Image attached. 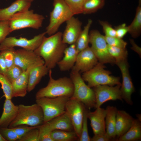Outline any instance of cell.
Returning <instances> with one entry per match:
<instances>
[{
	"label": "cell",
	"instance_id": "cell-3",
	"mask_svg": "<svg viewBox=\"0 0 141 141\" xmlns=\"http://www.w3.org/2000/svg\"><path fill=\"white\" fill-rule=\"evenodd\" d=\"M17 115L9 128L26 125L32 127L40 126L44 124V115L41 107L36 103L30 105H18Z\"/></svg>",
	"mask_w": 141,
	"mask_h": 141
},
{
	"label": "cell",
	"instance_id": "cell-12",
	"mask_svg": "<svg viewBox=\"0 0 141 141\" xmlns=\"http://www.w3.org/2000/svg\"><path fill=\"white\" fill-rule=\"evenodd\" d=\"M121 86L118 85L114 86L101 85L93 87L96 97L95 108L100 107L102 104L108 101L117 100L122 101L120 90Z\"/></svg>",
	"mask_w": 141,
	"mask_h": 141
},
{
	"label": "cell",
	"instance_id": "cell-38",
	"mask_svg": "<svg viewBox=\"0 0 141 141\" xmlns=\"http://www.w3.org/2000/svg\"><path fill=\"white\" fill-rule=\"evenodd\" d=\"M0 132L7 141H17L19 137L12 128L0 127Z\"/></svg>",
	"mask_w": 141,
	"mask_h": 141
},
{
	"label": "cell",
	"instance_id": "cell-15",
	"mask_svg": "<svg viewBox=\"0 0 141 141\" xmlns=\"http://www.w3.org/2000/svg\"><path fill=\"white\" fill-rule=\"evenodd\" d=\"M89 46L79 52L75 64L71 70L84 72L90 70L99 62Z\"/></svg>",
	"mask_w": 141,
	"mask_h": 141
},
{
	"label": "cell",
	"instance_id": "cell-5",
	"mask_svg": "<svg viewBox=\"0 0 141 141\" xmlns=\"http://www.w3.org/2000/svg\"><path fill=\"white\" fill-rule=\"evenodd\" d=\"M105 67L104 64L99 62L92 69L83 73L82 77L89 87L93 88L101 85H121L120 78L110 75L111 72L105 70Z\"/></svg>",
	"mask_w": 141,
	"mask_h": 141
},
{
	"label": "cell",
	"instance_id": "cell-30",
	"mask_svg": "<svg viewBox=\"0 0 141 141\" xmlns=\"http://www.w3.org/2000/svg\"><path fill=\"white\" fill-rule=\"evenodd\" d=\"M105 1V0H84L83 14H88L96 12L104 6Z\"/></svg>",
	"mask_w": 141,
	"mask_h": 141
},
{
	"label": "cell",
	"instance_id": "cell-34",
	"mask_svg": "<svg viewBox=\"0 0 141 141\" xmlns=\"http://www.w3.org/2000/svg\"><path fill=\"white\" fill-rule=\"evenodd\" d=\"M69 7L74 15L83 14L84 0H63Z\"/></svg>",
	"mask_w": 141,
	"mask_h": 141
},
{
	"label": "cell",
	"instance_id": "cell-22",
	"mask_svg": "<svg viewBox=\"0 0 141 141\" xmlns=\"http://www.w3.org/2000/svg\"><path fill=\"white\" fill-rule=\"evenodd\" d=\"M31 3L28 0H16L9 7L0 9V20H8L16 13L29 9Z\"/></svg>",
	"mask_w": 141,
	"mask_h": 141
},
{
	"label": "cell",
	"instance_id": "cell-19",
	"mask_svg": "<svg viewBox=\"0 0 141 141\" xmlns=\"http://www.w3.org/2000/svg\"><path fill=\"white\" fill-rule=\"evenodd\" d=\"M78 53L75 43L67 46L64 51V56L57 64L60 70L66 71L72 69L76 62Z\"/></svg>",
	"mask_w": 141,
	"mask_h": 141
},
{
	"label": "cell",
	"instance_id": "cell-4",
	"mask_svg": "<svg viewBox=\"0 0 141 141\" xmlns=\"http://www.w3.org/2000/svg\"><path fill=\"white\" fill-rule=\"evenodd\" d=\"M70 78L74 86L73 93L70 98L81 102L89 109L95 108L96 100L94 92L91 88L85 83L80 72L71 70Z\"/></svg>",
	"mask_w": 141,
	"mask_h": 141
},
{
	"label": "cell",
	"instance_id": "cell-47",
	"mask_svg": "<svg viewBox=\"0 0 141 141\" xmlns=\"http://www.w3.org/2000/svg\"><path fill=\"white\" fill-rule=\"evenodd\" d=\"M130 42L132 46L131 49L137 53L140 57L141 56V49L135 42L133 39H130Z\"/></svg>",
	"mask_w": 141,
	"mask_h": 141
},
{
	"label": "cell",
	"instance_id": "cell-21",
	"mask_svg": "<svg viewBox=\"0 0 141 141\" xmlns=\"http://www.w3.org/2000/svg\"><path fill=\"white\" fill-rule=\"evenodd\" d=\"M134 119L123 110H118L116 117V136L119 138L126 133L131 127Z\"/></svg>",
	"mask_w": 141,
	"mask_h": 141
},
{
	"label": "cell",
	"instance_id": "cell-37",
	"mask_svg": "<svg viewBox=\"0 0 141 141\" xmlns=\"http://www.w3.org/2000/svg\"><path fill=\"white\" fill-rule=\"evenodd\" d=\"M14 48H11L0 50L5 61L7 68L14 64Z\"/></svg>",
	"mask_w": 141,
	"mask_h": 141
},
{
	"label": "cell",
	"instance_id": "cell-8",
	"mask_svg": "<svg viewBox=\"0 0 141 141\" xmlns=\"http://www.w3.org/2000/svg\"><path fill=\"white\" fill-rule=\"evenodd\" d=\"M70 98L61 96L36 99V103L41 107L43 111L44 123L65 113L66 104Z\"/></svg>",
	"mask_w": 141,
	"mask_h": 141
},
{
	"label": "cell",
	"instance_id": "cell-35",
	"mask_svg": "<svg viewBox=\"0 0 141 141\" xmlns=\"http://www.w3.org/2000/svg\"><path fill=\"white\" fill-rule=\"evenodd\" d=\"M23 72L21 68L14 64L7 68L5 76L11 83Z\"/></svg>",
	"mask_w": 141,
	"mask_h": 141
},
{
	"label": "cell",
	"instance_id": "cell-27",
	"mask_svg": "<svg viewBox=\"0 0 141 141\" xmlns=\"http://www.w3.org/2000/svg\"><path fill=\"white\" fill-rule=\"evenodd\" d=\"M92 23V20L89 19L87 23L82 30L75 44L77 50L79 53L89 46L90 43L89 31Z\"/></svg>",
	"mask_w": 141,
	"mask_h": 141
},
{
	"label": "cell",
	"instance_id": "cell-36",
	"mask_svg": "<svg viewBox=\"0 0 141 141\" xmlns=\"http://www.w3.org/2000/svg\"><path fill=\"white\" fill-rule=\"evenodd\" d=\"M85 108L84 113L83 119L80 136L78 139L79 141H90L91 138L89 134L87 126V113Z\"/></svg>",
	"mask_w": 141,
	"mask_h": 141
},
{
	"label": "cell",
	"instance_id": "cell-25",
	"mask_svg": "<svg viewBox=\"0 0 141 141\" xmlns=\"http://www.w3.org/2000/svg\"><path fill=\"white\" fill-rule=\"evenodd\" d=\"M105 109L106 134L111 139L116 136L115 124L118 110L116 107L110 105L108 106Z\"/></svg>",
	"mask_w": 141,
	"mask_h": 141
},
{
	"label": "cell",
	"instance_id": "cell-13",
	"mask_svg": "<svg viewBox=\"0 0 141 141\" xmlns=\"http://www.w3.org/2000/svg\"><path fill=\"white\" fill-rule=\"evenodd\" d=\"M115 64L120 69L122 75V83L120 88L122 98L128 104L132 105L131 96L135 91V88L130 74L127 60L117 62Z\"/></svg>",
	"mask_w": 141,
	"mask_h": 141
},
{
	"label": "cell",
	"instance_id": "cell-29",
	"mask_svg": "<svg viewBox=\"0 0 141 141\" xmlns=\"http://www.w3.org/2000/svg\"><path fill=\"white\" fill-rule=\"evenodd\" d=\"M51 137L53 141H73L78 139L74 131L54 130L51 132Z\"/></svg>",
	"mask_w": 141,
	"mask_h": 141
},
{
	"label": "cell",
	"instance_id": "cell-32",
	"mask_svg": "<svg viewBox=\"0 0 141 141\" xmlns=\"http://www.w3.org/2000/svg\"><path fill=\"white\" fill-rule=\"evenodd\" d=\"M0 84L5 99H11L12 86L11 83L4 75L0 74Z\"/></svg>",
	"mask_w": 141,
	"mask_h": 141
},
{
	"label": "cell",
	"instance_id": "cell-42",
	"mask_svg": "<svg viewBox=\"0 0 141 141\" xmlns=\"http://www.w3.org/2000/svg\"><path fill=\"white\" fill-rule=\"evenodd\" d=\"M99 22L102 27L105 36L111 37L116 36V32L114 28L107 21L99 20Z\"/></svg>",
	"mask_w": 141,
	"mask_h": 141
},
{
	"label": "cell",
	"instance_id": "cell-51",
	"mask_svg": "<svg viewBox=\"0 0 141 141\" xmlns=\"http://www.w3.org/2000/svg\"></svg>",
	"mask_w": 141,
	"mask_h": 141
},
{
	"label": "cell",
	"instance_id": "cell-39",
	"mask_svg": "<svg viewBox=\"0 0 141 141\" xmlns=\"http://www.w3.org/2000/svg\"><path fill=\"white\" fill-rule=\"evenodd\" d=\"M107 44L109 45L122 48H126L127 43L122 38L116 36H104Z\"/></svg>",
	"mask_w": 141,
	"mask_h": 141
},
{
	"label": "cell",
	"instance_id": "cell-33",
	"mask_svg": "<svg viewBox=\"0 0 141 141\" xmlns=\"http://www.w3.org/2000/svg\"><path fill=\"white\" fill-rule=\"evenodd\" d=\"M39 141H53L51 137L52 131L47 122L38 127Z\"/></svg>",
	"mask_w": 141,
	"mask_h": 141
},
{
	"label": "cell",
	"instance_id": "cell-7",
	"mask_svg": "<svg viewBox=\"0 0 141 141\" xmlns=\"http://www.w3.org/2000/svg\"><path fill=\"white\" fill-rule=\"evenodd\" d=\"M53 6L50 13L49 23L45 32L49 36L57 32L60 26L74 15L63 0H53Z\"/></svg>",
	"mask_w": 141,
	"mask_h": 141
},
{
	"label": "cell",
	"instance_id": "cell-24",
	"mask_svg": "<svg viewBox=\"0 0 141 141\" xmlns=\"http://www.w3.org/2000/svg\"><path fill=\"white\" fill-rule=\"evenodd\" d=\"M47 122L52 131L56 130L68 131H74L69 116L66 111Z\"/></svg>",
	"mask_w": 141,
	"mask_h": 141
},
{
	"label": "cell",
	"instance_id": "cell-18",
	"mask_svg": "<svg viewBox=\"0 0 141 141\" xmlns=\"http://www.w3.org/2000/svg\"><path fill=\"white\" fill-rule=\"evenodd\" d=\"M38 65L32 66L21 74L12 83V97H13L25 96L27 93L29 73L32 68Z\"/></svg>",
	"mask_w": 141,
	"mask_h": 141
},
{
	"label": "cell",
	"instance_id": "cell-6",
	"mask_svg": "<svg viewBox=\"0 0 141 141\" xmlns=\"http://www.w3.org/2000/svg\"><path fill=\"white\" fill-rule=\"evenodd\" d=\"M45 19L41 15L29 9L17 13L8 20L11 33L15 30L29 28L38 29Z\"/></svg>",
	"mask_w": 141,
	"mask_h": 141
},
{
	"label": "cell",
	"instance_id": "cell-2",
	"mask_svg": "<svg viewBox=\"0 0 141 141\" xmlns=\"http://www.w3.org/2000/svg\"><path fill=\"white\" fill-rule=\"evenodd\" d=\"M48 73L49 80L47 85L38 90L36 95V98L61 96L71 98L74 86L70 78L65 77L55 79L52 77V70H49Z\"/></svg>",
	"mask_w": 141,
	"mask_h": 141
},
{
	"label": "cell",
	"instance_id": "cell-50",
	"mask_svg": "<svg viewBox=\"0 0 141 141\" xmlns=\"http://www.w3.org/2000/svg\"><path fill=\"white\" fill-rule=\"evenodd\" d=\"M30 2H32L34 0H28Z\"/></svg>",
	"mask_w": 141,
	"mask_h": 141
},
{
	"label": "cell",
	"instance_id": "cell-1",
	"mask_svg": "<svg viewBox=\"0 0 141 141\" xmlns=\"http://www.w3.org/2000/svg\"><path fill=\"white\" fill-rule=\"evenodd\" d=\"M62 33L57 32L48 37H44L39 47L34 51L44 60L49 69L54 68L63 56L67 46L62 40Z\"/></svg>",
	"mask_w": 141,
	"mask_h": 141
},
{
	"label": "cell",
	"instance_id": "cell-44",
	"mask_svg": "<svg viewBox=\"0 0 141 141\" xmlns=\"http://www.w3.org/2000/svg\"><path fill=\"white\" fill-rule=\"evenodd\" d=\"M37 127L38 126L21 127H16L12 128L19 137L20 139L30 130Z\"/></svg>",
	"mask_w": 141,
	"mask_h": 141
},
{
	"label": "cell",
	"instance_id": "cell-14",
	"mask_svg": "<svg viewBox=\"0 0 141 141\" xmlns=\"http://www.w3.org/2000/svg\"><path fill=\"white\" fill-rule=\"evenodd\" d=\"M14 54V64L23 71L32 66L44 64L43 60L33 51L24 49L15 50Z\"/></svg>",
	"mask_w": 141,
	"mask_h": 141
},
{
	"label": "cell",
	"instance_id": "cell-31",
	"mask_svg": "<svg viewBox=\"0 0 141 141\" xmlns=\"http://www.w3.org/2000/svg\"><path fill=\"white\" fill-rule=\"evenodd\" d=\"M107 48L110 54L115 60V62L127 60L128 53L126 48L118 47L107 44Z\"/></svg>",
	"mask_w": 141,
	"mask_h": 141
},
{
	"label": "cell",
	"instance_id": "cell-9",
	"mask_svg": "<svg viewBox=\"0 0 141 141\" xmlns=\"http://www.w3.org/2000/svg\"><path fill=\"white\" fill-rule=\"evenodd\" d=\"M90 47L99 62L102 64H115L114 59L110 54L104 36L96 30H91L89 33Z\"/></svg>",
	"mask_w": 141,
	"mask_h": 141
},
{
	"label": "cell",
	"instance_id": "cell-49",
	"mask_svg": "<svg viewBox=\"0 0 141 141\" xmlns=\"http://www.w3.org/2000/svg\"><path fill=\"white\" fill-rule=\"evenodd\" d=\"M139 5H141V0H138Z\"/></svg>",
	"mask_w": 141,
	"mask_h": 141
},
{
	"label": "cell",
	"instance_id": "cell-20",
	"mask_svg": "<svg viewBox=\"0 0 141 141\" xmlns=\"http://www.w3.org/2000/svg\"><path fill=\"white\" fill-rule=\"evenodd\" d=\"M11 100L5 99L4 101L3 111L0 118V127H8L17 115L18 105H15Z\"/></svg>",
	"mask_w": 141,
	"mask_h": 141
},
{
	"label": "cell",
	"instance_id": "cell-46",
	"mask_svg": "<svg viewBox=\"0 0 141 141\" xmlns=\"http://www.w3.org/2000/svg\"><path fill=\"white\" fill-rule=\"evenodd\" d=\"M110 138L105 134L95 135L91 138V141H109Z\"/></svg>",
	"mask_w": 141,
	"mask_h": 141
},
{
	"label": "cell",
	"instance_id": "cell-11",
	"mask_svg": "<svg viewBox=\"0 0 141 141\" xmlns=\"http://www.w3.org/2000/svg\"><path fill=\"white\" fill-rule=\"evenodd\" d=\"M85 107L81 102L70 98L67 101L66 105V111L69 116L74 131L78 139L81 133L84 112Z\"/></svg>",
	"mask_w": 141,
	"mask_h": 141
},
{
	"label": "cell",
	"instance_id": "cell-43",
	"mask_svg": "<svg viewBox=\"0 0 141 141\" xmlns=\"http://www.w3.org/2000/svg\"><path fill=\"white\" fill-rule=\"evenodd\" d=\"M116 36L122 38L128 32V27L125 23H123L114 27Z\"/></svg>",
	"mask_w": 141,
	"mask_h": 141
},
{
	"label": "cell",
	"instance_id": "cell-28",
	"mask_svg": "<svg viewBox=\"0 0 141 141\" xmlns=\"http://www.w3.org/2000/svg\"><path fill=\"white\" fill-rule=\"evenodd\" d=\"M128 27V32L132 37L136 38L140 36L141 33V5H138L137 7L134 18Z\"/></svg>",
	"mask_w": 141,
	"mask_h": 141
},
{
	"label": "cell",
	"instance_id": "cell-23",
	"mask_svg": "<svg viewBox=\"0 0 141 141\" xmlns=\"http://www.w3.org/2000/svg\"><path fill=\"white\" fill-rule=\"evenodd\" d=\"M49 70L44 64L32 68L29 73L27 92H30L33 90L42 78L49 73Z\"/></svg>",
	"mask_w": 141,
	"mask_h": 141
},
{
	"label": "cell",
	"instance_id": "cell-26",
	"mask_svg": "<svg viewBox=\"0 0 141 141\" xmlns=\"http://www.w3.org/2000/svg\"><path fill=\"white\" fill-rule=\"evenodd\" d=\"M141 124L138 119H134L128 131L118 138V141H134L141 140Z\"/></svg>",
	"mask_w": 141,
	"mask_h": 141
},
{
	"label": "cell",
	"instance_id": "cell-48",
	"mask_svg": "<svg viewBox=\"0 0 141 141\" xmlns=\"http://www.w3.org/2000/svg\"><path fill=\"white\" fill-rule=\"evenodd\" d=\"M0 141H7L3 137L0 132Z\"/></svg>",
	"mask_w": 141,
	"mask_h": 141
},
{
	"label": "cell",
	"instance_id": "cell-16",
	"mask_svg": "<svg viewBox=\"0 0 141 141\" xmlns=\"http://www.w3.org/2000/svg\"><path fill=\"white\" fill-rule=\"evenodd\" d=\"M66 22L65 28L62 34V41L66 44H74L82 30V22L74 16Z\"/></svg>",
	"mask_w": 141,
	"mask_h": 141
},
{
	"label": "cell",
	"instance_id": "cell-40",
	"mask_svg": "<svg viewBox=\"0 0 141 141\" xmlns=\"http://www.w3.org/2000/svg\"><path fill=\"white\" fill-rule=\"evenodd\" d=\"M39 126L30 130L19 139L17 141H39L38 129Z\"/></svg>",
	"mask_w": 141,
	"mask_h": 141
},
{
	"label": "cell",
	"instance_id": "cell-17",
	"mask_svg": "<svg viewBox=\"0 0 141 141\" xmlns=\"http://www.w3.org/2000/svg\"><path fill=\"white\" fill-rule=\"evenodd\" d=\"M96 109L94 111H88V119L90 120L94 135L105 134H106L105 109L100 107Z\"/></svg>",
	"mask_w": 141,
	"mask_h": 141
},
{
	"label": "cell",
	"instance_id": "cell-45",
	"mask_svg": "<svg viewBox=\"0 0 141 141\" xmlns=\"http://www.w3.org/2000/svg\"><path fill=\"white\" fill-rule=\"evenodd\" d=\"M7 69L3 57L0 51V74L5 76Z\"/></svg>",
	"mask_w": 141,
	"mask_h": 141
},
{
	"label": "cell",
	"instance_id": "cell-41",
	"mask_svg": "<svg viewBox=\"0 0 141 141\" xmlns=\"http://www.w3.org/2000/svg\"><path fill=\"white\" fill-rule=\"evenodd\" d=\"M10 33L8 20H0V44Z\"/></svg>",
	"mask_w": 141,
	"mask_h": 141
},
{
	"label": "cell",
	"instance_id": "cell-10",
	"mask_svg": "<svg viewBox=\"0 0 141 141\" xmlns=\"http://www.w3.org/2000/svg\"><path fill=\"white\" fill-rule=\"evenodd\" d=\"M46 34L45 32H44L30 39L21 37L19 38L14 37H7L0 44V50L18 46L34 51L40 45Z\"/></svg>",
	"mask_w": 141,
	"mask_h": 141
}]
</instances>
